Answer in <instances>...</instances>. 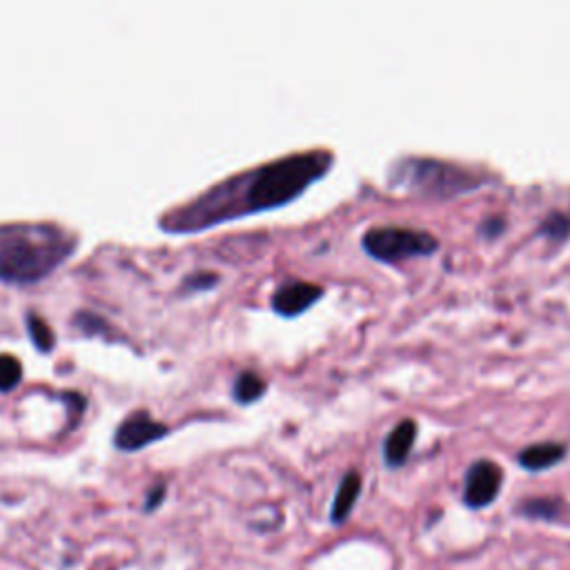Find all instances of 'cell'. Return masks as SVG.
<instances>
[{
    "instance_id": "cell-1",
    "label": "cell",
    "mask_w": 570,
    "mask_h": 570,
    "mask_svg": "<svg viewBox=\"0 0 570 570\" xmlns=\"http://www.w3.org/2000/svg\"><path fill=\"white\" fill-rule=\"evenodd\" d=\"M330 165L332 154L327 149H307L274 158L216 183L194 200L169 212L160 225L169 232H194L227 218L285 205L321 178Z\"/></svg>"
},
{
    "instance_id": "cell-2",
    "label": "cell",
    "mask_w": 570,
    "mask_h": 570,
    "mask_svg": "<svg viewBox=\"0 0 570 570\" xmlns=\"http://www.w3.org/2000/svg\"><path fill=\"white\" fill-rule=\"evenodd\" d=\"M76 238L51 223L0 225V278L33 283L47 276L73 252Z\"/></svg>"
},
{
    "instance_id": "cell-3",
    "label": "cell",
    "mask_w": 570,
    "mask_h": 570,
    "mask_svg": "<svg viewBox=\"0 0 570 570\" xmlns=\"http://www.w3.org/2000/svg\"><path fill=\"white\" fill-rule=\"evenodd\" d=\"M390 180L430 196H454L479 187L485 178L472 169L434 158H399L390 167Z\"/></svg>"
},
{
    "instance_id": "cell-4",
    "label": "cell",
    "mask_w": 570,
    "mask_h": 570,
    "mask_svg": "<svg viewBox=\"0 0 570 570\" xmlns=\"http://www.w3.org/2000/svg\"><path fill=\"white\" fill-rule=\"evenodd\" d=\"M363 249L385 263H396L410 256H428L439 247V240L425 232L401 225L370 227L361 238Z\"/></svg>"
},
{
    "instance_id": "cell-5",
    "label": "cell",
    "mask_w": 570,
    "mask_h": 570,
    "mask_svg": "<svg viewBox=\"0 0 570 570\" xmlns=\"http://www.w3.org/2000/svg\"><path fill=\"white\" fill-rule=\"evenodd\" d=\"M165 434H167V425L156 421L145 407H138L118 423L114 432V443L118 450L134 452Z\"/></svg>"
},
{
    "instance_id": "cell-6",
    "label": "cell",
    "mask_w": 570,
    "mask_h": 570,
    "mask_svg": "<svg viewBox=\"0 0 570 570\" xmlns=\"http://www.w3.org/2000/svg\"><path fill=\"white\" fill-rule=\"evenodd\" d=\"M503 481L501 468L490 459L474 461L465 472V485H463V501L470 508H483L492 503L499 494Z\"/></svg>"
},
{
    "instance_id": "cell-7",
    "label": "cell",
    "mask_w": 570,
    "mask_h": 570,
    "mask_svg": "<svg viewBox=\"0 0 570 570\" xmlns=\"http://www.w3.org/2000/svg\"><path fill=\"white\" fill-rule=\"evenodd\" d=\"M323 296V287L318 283L292 278L281 283L272 294V309L281 316H296L314 305Z\"/></svg>"
},
{
    "instance_id": "cell-8",
    "label": "cell",
    "mask_w": 570,
    "mask_h": 570,
    "mask_svg": "<svg viewBox=\"0 0 570 570\" xmlns=\"http://www.w3.org/2000/svg\"><path fill=\"white\" fill-rule=\"evenodd\" d=\"M416 439V421L414 419H401L394 423V428L387 432L383 443V456L387 465H401Z\"/></svg>"
},
{
    "instance_id": "cell-9",
    "label": "cell",
    "mask_w": 570,
    "mask_h": 570,
    "mask_svg": "<svg viewBox=\"0 0 570 570\" xmlns=\"http://www.w3.org/2000/svg\"><path fill=\"white\" fill-rule=\"evenodd\" d=\"M566 456V445L559 441H539L519 452V465L525 470H546Z\"/></svg>"
},
{
    "instance_id": "cell-10",
    "label": "cell",
    "mask_w": 570,
    "mask_h": 570,
    "mask_svg": "<svg viewBox=\"0 0 570 570\" xmlns=\"http://www.w3.org/2000/svg\"><path fill=\"white\" fill-rule=\"evenodd\" d=\"M358 492H361V474L356 470H347L343 474V479L336 488L334 501H332L330 517L334 523H343L350 517V512L358 499Z\"/></svg>"
},
{
    "instance_id": "cell-11",
    "label": "cell",
    "mask_w": 570,
    "mask_h": 570,
    "mask_svg": "<svg viewBox=\"0 0 570 570\" xmlns=\"http://www.w3.org/2000/svg\"><path fill=\"white\" fill-rule=\"evenodd\" d=\"M265 390H267V381L254 370L238 372L232 383V394L238 403H254L265 394Z\"/></svg>"
},
{
    "instance_id": "cell-12",
    "label": "cell",
    "mask_w": 570,
    "mask_h": 570,
    "mask_svg": "<svg viewBox=\"0 0 570 570\" xmlns=\"http://www.w3.org/2000/svg\"><path fill=\"white\" fill-rule=\"evenodd\" d=\"M539 232L550 238L552 243H563L568 236H570V214L566 212H550L541 225H539Z\"/></svg>"
},
{
    "instance_id": "cell-13",
    "label": "cell",
    "mask_w": 570,
    "mask_h": 570,
    "mask_svg": "<svg viewBox=\"0 0 570 570\" xmlns=\"http://www.w3.org/2000/svg\"><path fill=\"white\" fill-rule=\"evenodd\" d=\"M27 330H29V336L33 341V345L40 350V352H49L56 343V336L51 332V327L47 325V321L36 314V312H29L27 314Z\"/></svg>"
},
{
    "instance_id": "cell-14",
    "label": "cell",
    "mask_w": 570,
    "mask_h": 570,
    "mask_svg": "<svg viewBox=\"0 0 570 570\" xmlns=\"http://www.w3.org/2000/svg\"><path fill=\"white\" fill-rule=\"evenodd\" d=\"M521 512L534 519H552L559 512V501L548 499V497H534L521 503Z\"/></svg>"
},
{
    "instance_id": "cell-15",
    "label": "cell",
    "mask_w": 570,
    "mask_h": 570,
    "mask_svg": "<svg viewBox=\"0 0 570 570\" xmlns=\"http://www.w3.org/2000/svg\"><path fill=\"white\" fill-rule=\"evenodd\" d=\"M22 376V365L13 354H0V392L18 385Z\"/></svg>"
},
{
    "instance_id": "cell-16",
    "label": "cell",
    "mask_w": 570,
    "mask_h": 570,
    "mask_svg": "<svg viewBox=\"0 0 570 570\" xmlns=\"http://www.w3.org/2000/svg\"><path fill=\"white\" fill-rule=\"evenodd\" d=\"M216 281H218V276L212 274V272H196V274L187 276V278L183 281V285H185V289H207V287H212Z\"/></svg>"
},
{
    "instance_id": "cell-17",
    "label": "cell",
    "mask_w": 570,
    "mask_h": 570,
    "mask_svg": "<svg viewBox=\"0 0 570 570\" xmlns=\"http://www.w3.org/2000/svg\"><path fill=\"white\" fill-rule=\"evenodd\" d=\"M503 229H505V218H503V216H485V218L481 220V225H479V232H481V236H485V238H494V236H499Z\"/></svg>"
},
{
    "instance_id": "cell-18",
    "label": "cell",
    "mask_w": 570,
    "mask_h": 570,
    "mask_svg": "<svg viewBox=\"0 0 570 570\" xmlns=\"http://www.w3.org/2000/svg\"><path fill=\"white\" fill-rule=\"evenodd\" d=\"M76 325H80L87 334H94V332H98V330H107L105 321H102L100 316L91 314V312H78V314H76Z\"/></svg>"
},
{
    "instance_id": "cell-19",
    "label": "cell",
    "mask_w": 570,
    "mask_h": 570,
    "mask_svg": "<svg viewBox=\"0 0 570 570\" xmlns=\"http://www.w3.org/2000/svg\"><path fill=\"white\" fill-rule=\"evenodd\" d=\"M165 499V483H156L149 492H147V499H145V510H156Z\"/></svg>"
}]
</instances>
